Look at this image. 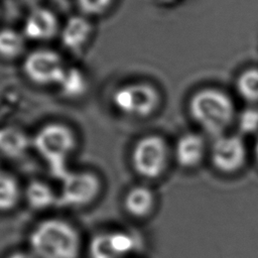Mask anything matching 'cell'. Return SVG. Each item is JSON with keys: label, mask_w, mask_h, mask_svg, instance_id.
<instances>
[{"label": "cell", "mask_w": 258, "mask_h": 258, "mask_svg": "<svg viewBox=\"0 0 258 258\" xmlns=\"http://www.w3.org/2000/svg\"><path fill=\"white\" fill-rule=\"evenodd\" d=\"M26 247L36 258H81L86 250L82 231L60 215H44L28 230Z\"/></svg>", "instance_id": "6da1fadb"}, {"label": "cell", "mask_w": 258, "mask_h": 258, "mask_svg": "<svg viewBox=\"0 0 258 258\" xmlns=\"http://www.w3.org/2000/svg\"><path fill=\"white\" fill-rule=\"evenodd\" d=\"M31 139L37 154L59 180L70 170L68 163L78 145L74 130L61 122H49L42 125Z\"/></svg>", "instance_id": "7a4b0ae2"}, {"label": "cell", "mask_w": 258, "mask_h": 258, "mask_svg": "<svg viewBox=\"0 0 258 258\" xmlns=\"http://www.w3.org/2000/svg\"><path fill=\"white\" fill-rule=\"evenodd\" d=\"M104 188L103 177L96 170L70 169L59 179V207L73 211L90 209L100 201Z\"/></svg>", "instance_id": "3957f363"}, {"label": "cell", "mask_w": 258, "mask_h": 258, "mask_svg": "<svg viewBox=\"0 0 258 258\" xmlns=\"http://www.w3.org/2000/svg\"><path fill=\"white\" fill-rule=\"evenodd\" d=\"M188 109L194 120L213 135L222 134L234 117V105L230 97L214 88L198 91L190 98Z\"/></svg>", "instance_id": "277c9868"}, {"label": "cell", "mask_w": 258, "mask_h": 258, "mask_svg": "<svg viewBox=\"0 0 258 258\" xmlns=\"http://www.w3.org/2000/svg\"><path fill=\"white\" fill-rule=\"evenodd\" d=\"M144 246L142 235L123 227L104 228L96 231L86 243L89 258H134Z\"/></svg>", "instance_id": "5b68a950"}, {"label": "cell", "mask_w": 258, "mask_h": 258, "mask_svg": "<svg viewBox=\"0 0 258 258\" xmlns=\"http://www.w3.org/2000/svg\"><path fill=\"white\" fill-rule=\"evenodd\" d=\"M168 161V146L159 135L142 136L131 149L130 165L132 170L144 181L160 178L167 168Z\"/></svg>", "instance_id": "8992f818"}, {"label": "cell", "mask_w": 258, "mask_h": 258, "mask_svg": "<svg viewBox=\"0 0 258 258\" xmlns=\"http://www.w3.org/2000/svg\"><path fill=\"white\" fill-rule=\"evenodd\" d=\"M112 103L114 108L125 116L146 118L158 109L160 94L150 83L132 82L114 91Z\"/></svg>", "instance_id": "52a82bcc"}, {"label": "cell", "mask_w": 258, "mask_h": 258, "mask_svg": "<svg viewBox=\"0 0 258 258\" xmlns=\"http://www.w3.org/2000/svg\"><path fill=\"white\" fill-rule=\"evenodd\" d=\"M66 69L61 55L50 48L30 51L25 55L22 64L25 77L38 86H57Z\"/></svg>", "instance_id": "ba28073f"}, {"label": "cell", "mask_w": 258, "mask_h": 258, "mask_svg": "<svg viewBox=\"0 0 258 258\" xmlns=\"http://www.w3.org/2000/svg\"><path fill=\"white\" fill-rule=\"evenodd\" d=\"M121 208L130 220L146 221L156 211L157 195L146 182L131 184L121 197Z\"/></svg>", "instance_id": "9c48e42d"}, {"label": "cell", "mask_w": 258, "mask_h": 258, "mask_svg": "<svg viewBox=\"0 0 258 258\" xmlns=\"http://www.w3.org/2000/svg\"><path fill=\"white\" fill-rule=\"evenodd\" d=\"M212 162L221 172L233 173L245 163L246 148L237 136H218L211 151Z\"/></svg>", "instance_id": "30bf717a"}, {"label": "cell", "mask_w": 258, "mask_h": 258, "mask_svg": "<svg viewBox=\"0 0 258 258\" xmlns=\"http://www.w3.org/2000/svg\"><path fill=\"white\" fill-rule=\"evenodd\" d=\"M59 30L56 15L50 9L38 6L30 9L25 17L22 33L33 41H47L54 38Z\"/></svg>", "instance_id": "8fae6325"}, {"label": "cell", "mask_w": 258, "mask_h": 258, "mask_svg": "<svg viewBox=\"0 0 258 258\" xmlns=\"http://www.w3.org/2000/svg\"><path fill=\"white\" fill-rule=\"evenodd\" d=\"M23 204L32 212L47 215L59 206L57 187L41 178H32L23 184Z\"/></svg>", "instance_id": "7c38bea8"}, {"label": "cell", "mask_w": 258, "mask_h": 258, "mask_svg": "<svg viewBox=\"0 0 258 258\" xmlns=\"http://www.w3.org/2000/svg\"><path fill=\"white\" fill-rule=\"evenodd\" d=\"M93 34V24L85 15L71 16L61 29L59 37L61 44L71 51H79L85 47Z\"/></svg>", "instance_id": "4fadbf2b"}, {"label": "cell", "mask_w": 258, "mask_h": 258, "mask_svg": "<svg viewBox=\"0 0 258 258\" xmlns=\"http://www.w3.org/2000/svg\"><path fill=\"white\" fill-rule=\"evenodd\" d=\"M30 146L32 139L16 126L0 127V155L9 159L23 157Z\"/></svg>", "instance_id": "5bb4252c"}, {"label": "cell", "mask_w": 258, "mask_h": 258, "mask_svg": "<svg viewBox=\"0 0 258 258\" xmlns=\"http://www.w3.org/2000/svg\"><path fill=\"white\" fill-rule=\"evenodd\" d=\"M204 154V139L195 133H187L179 137L174 147L175 160L184 168H192L199 165Z\"/></svg>", "instance_id": "9a60e30c"}, {"label": "cell", "mask_w": 258, "mask_h": 258, "mask_svg": "<svg viewBox=\"0 0 258 258\" xmlns=\"http://www.w3.org/2000/svg\"><path fill=\"white\" fill-rule=\"evenodd\" d=\"M23 204V184L12 172L0 169V215L14 212Z\"/></svg>", "instance_id": "2e32d148"}, {"label": "cell", "mask_w": 258, "mask_h": 258, "mask_svg": "<svg viewBox=\"0 0 258 258\" xmlns=\"http://www.w3.org/2000/svg\"><path fill=\"white\" fill-rule=\"evenodd\" d=\"M57 87L64 98L77 100L85 96L88 92L89 81L82 70L75 67H67Z\"/></svg>", "instance_id": "e0dca14e"}, {"label": "cell", "mask_w": 258, "mask_h": 258, "mask_svg": "<svg viewBox=\"0 0 258 258\" xmlns=\"http://www.w3.org/2000/svg\"><path fill=\"white\" fill-rule=\"evenodd\" d=\"M25 36L13 28L0 29V57L13 60L23 54L25 49Z\"/></svg>", "instance_id": "ac0fdd59"}, {"label": "cell", "mask_w": 258, "mask_h": 258, "mask_svg": "<svg viewBox=\"0 0 258 258\" xmlns=\"http://www.w3.org/2000/svg\"><path fill=\"white\" fill-rule=\"evenodd\" d=\"M237 89L242 98L258 101V70L250 69L242 73L237 80Z\"/></svg>", "instance_id": "d6986e66"}, {"label": "cell", "mask_w": 258, "mask_h": 258, "mask_svg": "<svg viewBox=\"0 0 258 258\" xmlns=\"http://www.w3.org/2000/svg\"><path fill=\"white\" fill-rule=\"evenodd\" d=\"M115 0H76V3L83 15L99 16L106 13Z\"/></svg>", "instance_id": "ffe728a7"}, {"label": "cell", "mask_w": 258, "mask_h": 258, "mask_svg": "<svg viewBox=\"0 0 258 258\" xmlns=\"http://www.w3.org/2000/svg\"><path fill=\"white\" fill-rule=\"evenodd\" d=\"M239 125L242 131L244 132H253L258 128V110L247 109L242 112Z\"/></svg>", "instance_id": "44dd1931"}, {"label": "cell", "mask_w": 258, "mask_h": 258, "mask_svg": "<svg viewBox=\"0 0 258 258\" xmlns=\"http://www.w3.org/2000/svg\"><path fill=\"white\" fill-rule=\"evenodd\" d=\"M2 258H36L31 251L25 247V248H16L13 250H10L6 252Z\"/></svg>", "instance_id": "7402d4cb"}, {"label": "cell", "mask_w": 258, "mask_h": 258, "mask_svg": "<svg viewBox=\"0 0 258 258\" xmlns=\"http://www.w3.org/2000/svg\"><path fill=\"white\" fill-rule=\"evenodd\" d=\"M42 0H20V2L22 4H24L25 6L29 7L30 9H33V8H36L38 6H40V2Z\"/></svg>", "instance_id": "603a6c76"}, {"label": "cell", "mask_w": 258, "mask_h": 258, "mask_svg": "<svg viewBox=\"0 0 258 258\" xmlns=\"http://www.w3.org/2000/svg\"><path fill=\"white\" fill-rule=\"evenodd\" d=\"M255 156H256V159L258 161V140H257L256 145H255Z\"/></svg>", "instance_id": "cb8c5ba5"}, {"label": "cell", "mask_w": 258, "mask_h": 258, "mask_svg": "<svg viewBox=\"0 0 258 258\" xmlns=\"http://www.w3.org/2000/svg\"><path fill=\"white\" fill-rule=\"evenodd\" d=\"M134 258H141L140 256H137V257H134Z\"/></svg>", "instance_id": "d4e9b609"}]
</instances>
